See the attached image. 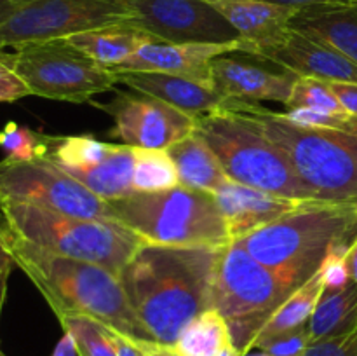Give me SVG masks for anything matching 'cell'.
I'll return each instance as SVG.
<instances>
[{"label":"cell","mask_w":357,"mask_h":356,"mask_svg":"<svg viewBox=\"0 0 357 356\" xmlns=\"http://www.w3.org/2000/svg\"><path fill=\"white\" fill-rule=\"evenodd\" d=\"M223 248L143 243L122 269V288L155 344L173 349L187 325L211 309Z\"/></svg>","instance_id":"obj_1"},{"label":"cell","mask_w":357,"mask_h":356,"mask_svg":"<svg viewBox=\"0 0 357 356\" xmlns=\"http://www.w3.org/2000/svg\"><path fill=\"white\" fill-rule=\"evenodd\" d=\"M7 241L16 265L37 286L58 320L93 318L138 344H155L114 272L98 264L52 253L9 230Z\"/></svg>","instance_id":"obj_2"},{"label":"cell","mask_w":357,"mask_h":356,"mask_svg":"<svg viewBox=\"0 0 357 356\" xmlns=\"http://www.w3.org/2000/svg\"><path fill=\"white\" fill-rule=\"evenodd\" d=\"M222 107L243 112L260 124L314 201L357 208V117L344 128H302L257 101L227 98Z\"/></svg>","instance_id":"obj_3"},{"label":"cell","mask_w":357,"mask_h":356,"mask_svg":"<svg viewBox=\"0 0 357 356\" xmlns=\"http://www.w3.org/2000/svg\"><path fill=\"white\" fill-rule=\"evenodd\" d=\"M356 239V206L307 201L282 218L234 241H239L286 285L298 290L319 271L335 246L354 244Z\"/></svg>","instance_id":"obj_4"},{"label":"cell","mask_w":357,"mask_h":356,"mask_svg":"<svg viewBox=\"0 0 357 356\" xmlns=\"http://www.w3.org/2000/svg\"><path fill=\"white\" fill-rule=\"evenodd\" d=\"M6 229L38 248L91 262L121 276L143 241L114 220L79 218L26 202L0 201Z\"/></svg>","instance_id":"obj_5"},{"label":"cell","mask_w":357,"mask_h":356,"mask_svg":"<svg viewBox=\"0 0 357 356\" xmlns=\"http://www.w3.org/2000/svg\"><path fill=\"white\" fill-rule=\"evenodd\" d=\"M108 202L115 222L146 244L223 248L232 243L225 216L209 192L178 185L169 191L136 192Z\"/></svg>","instance_id":"obj_6"},{"label":"cell","mask_w":357,"mask_h":356,"mask_svg":"<svg viewBox=\"0 0 357 356\" xmlns=\"http://www.w3.org/2000/svg\"><path fill=\"white\" fill-rule=\"evenodd\" d=\"M195 133L209 145L229 180L300 201H314L284 154L250 115L232 108L195 117Z\"/></svg>","instance_id":"obj_7"},{"label":"cell","mask_w":357,"mask_h":356,"mask_svg":"<svg viewBox=\"0 0 357 356\" xmlns=\"http://www.w3.org/2000/svg\"><path fill=\"white\" fill-rule=\"evenodd\" d=\"M293 292L274 271L251 257L239 241L223 248L213 286V307L225 318L241 356L253 349L261 328Z\"/></svg>","instance_id":"obj_8"},{"label":"cell","mask_w":357,"mask_h":356,"mask_svg":"<svg viewBox=\"0 0 357 356\" xmlns=\"http://www.w3.org/2000/svg\"><path fill=\"white\" fill-rule=\"evenodd\" d=\"M9 54L33 96L86 103L119 82L117 73L80 51L68 37L28 42Z\"/></svg>","instance_id":"obj_9"},{"label":"cell","mask_w":357,"mask_h":356,"mask_svg":"<svg viewBox=\"0 0 357 356\" xmlns=\"http://www.w3.org/2000/svg\"><path fill=\"white\" fill-rule=\"evenodd\" d=\"M132 21L135 0H28L0 16V49Z\"/></svg>","instance_id":"obj_10"},{"label":"cell","mask_w":357,"mask_h":356,"mask_svg":"<svg viewBox=\"0 0 357 356\" xmlns=\"http://www.w3.org/2000/svg\"><path fill=\"white\" fill-rule=\"evenodd\" d=\"M0 201L26 202L63 215L115 222L110 202L44 157L0 161Z\"/></svg>","instance_id":"obj_11"},{"label":"cell","mask_w":357,"mask_h":356,"mask_svg":"<svg viewBox=\"0 0 357 356\" xmlns=\"http://www.w3.org/2000/svg\"><path fill=\"white\" fill-rule=\"evenodd\" d=\"M132 27L171 44H222L241 38L208 0H135Z\"/></svg>","instance_id":"obj_12"},{"label":"cell","mask_w":357,"mask_h":356,"mask_svg":"<svg viewBox=\"0 0 357 356\" xmlns=\"http://www.w3.org/2000/svg\"><path fill=\"white\" fill-rule=\"evenodd\" d=\"M105 110L114 117L108 135L138 149H169L194 133L195 117L143 93H119Z\"/></svg>","instance_id":"obj_13"},{"label":"cell","mask_w":357,"mask_h":356,"mask_svg":"<svg viewBox=\"0 0 357 356\" xmlns=\"http://www.w3.org/2000/svg\"><path fill=\"white\" fill-rule=\"evenodd\" d=\"M298 77H316L326 82H356L357 63L331 44L291 27L279 44L255 52Z\"/></svg>","instance_id":"obj_14"},{"label":"cell","mask_w":357,"mask_h":356,"mask_svg":"<svg viewBox=\"0 0 357 356\" xmlns=\"http://www.w3.org/2000/svg\"><path fill=\"white\" fill-rule=\"evenodd\" d=\"M230 52H243V40L222 44H171L153 42L145 45L112 72H164L194 79L211 80V61Z\"/></svg>","instance_id":"obj_15"},{"label":"cell","mask_w":357,"mask_h":356,"mask_svg":"<svg viewBox=\"0 0 357 356\" xmlns=\"http://www.w3.org/2000/svg\"><path fill=\"white\" fill-rule=\"evenodd\" d=\"M213 195L225 216L232 241L282 218L307 202L246 187L232 180L223 184Z\"/></svg>","instance_id":"obj_16"},{"label":"cell","mask_w":357,"mask_h":356,"mask_svg":"<svg viewBox=\"0 0 357 356\" xmlns=\"http://www.w3.org/2000/svg\"><path fill=\"white\" fill-rule=\"evenodd\" d=\"M119 82L131 87L136 93L162 100L178 110L199 117L215 112L225 103L227 98L216 89L213 80L194 79L164 72H115Z\"/></svg>","instance_id":"obj_17"},{"label":"cell","mask_w":357,"mask_h":356,"mask_svg":"<svg viewBox=\"0 0 357 356\" xmlns=\"http://www.w3.org/2000/svg\"><path fill=\"white\" fill-rule=\"evenodd\" d=\"M243 40L244 54L253 56L264 47L279 44L291 30L298 9L261 0H208Z\"/></svg>","instance_id":"obj_18"},{"label":"cell","mask_w":357,"mask_h":356,"mask_svg":"<svg viewBox=\"0 0 357 356\" xmlns=\"http://www.w3.org/2000/svg\"><path fill=\"white\" fill-rule=\"evenodd\" d=\"M211 80L225 98L244 101H279L286 105L298 75L275 73L237 58L218 56L211 61Z\"/></svg>","instance_id":"obj_19"},{"label":"cell","mask_w":357,"mask_h":356,"mask_svg":"<svg viewBox=\"0 0 357 356\" xmlns=\"http://www.w3.org/2000/svg\"><path fill=\"white\" fill-rule=\"evenodd\" d=\"M166 150L176 166L180 185L183 187L215 194L229 181L218 157L195 131Z\"/></svg>","instance_id":"obj_20"},{"label":"cell","mask_w":357,"mask_h":356,"mask_svg":"<svg viewBox=\"0 0 357 356\" xmlns=\"http://www.w3.org/2000/svg\"><path fill=\"white\" fill-rule=\"evenodd\" d=\"M291 27L323 38L357 63V3L302 9L293 17Z\"/></svg>","instance_id":"obj_21"},{"label":"cell","mask_w":357,"mask_h":356,"mask_svg":"<svg viewBox=\"0 0 357 356\" xmlns=\"http://www.w3.org/2000/svg\"><path fill=\"white\" fill-rule=\"evenodd\" d=\"M68 40L107 68L121 65L145 45L160 42L132 24H117V27L82 31L68 37Z\"/></svg>","instance_id":"obj_22"},{"label":"cell","mask_w":357,"mask_h":356,"mask_svg":"<svg viewBox=\"0 0 357 356\" xmlns=\"http://www.w3.org/2000/svg\"><path fill=\"white\" fill-rule=\"evenodd\" d=\"M63 171L105 201H115L136 194L132 185L135 154L129 145H115L114 150L93 168H73Z\"/></svg>","instance_id":"obj_23"},{"label":"cell","mask_w":357,"mask_h":356,"mask_svg":"<svg viewBox=\"0 0 357 356\" xmlns=\"http://www.w3.org/2000/svg\"><path fill=\"white\" fill-rule=\"evenodd\" d=\"M357 327V285L351 279L338 292H324L309 321L310 344Z\"/></svg>","instance_id":"obj_24"},{"label":"cell","mask_w":357,"mask_h":356,"mask_svg":"<svg viewBox=\"0 0 357 356\" xmlns=\"http://www.w3.org/2000/svg\"><path fill=\"white\" fill-rule=\"evenodd\" d=\"M323 293L324 279L323 272H321L319 269L309 281H305L298 290H295V292L288 297V300L275 311L274 316L267 321V325H265V327L261 328L260 334H258L253 349L257 348L260 342L267 341V339L309 325L314 309H316V306L319 304Z\"/></svg>","instance_id":"obj_25"},{"label":"cell","mask_w":357,"mask_h":356,"mask_svg":"<svg viewBox=\"0 0 357 356\" xmlns=\"http://www.w3.org/2000/svg\"><path fill=\"white\" fill-rule=\"evenodd\" d=\"M232 344L229 325L218 309L204 311L187 325L173 351L180 356H216Z\"/></svg>","instance_id":"obj_26"},{"label":"cell","mask_w":357,"mask_h":356,"mask_svg":"<svg viewBox=\"0 0 357 356\" xmlns=\"http://www.w3.org/2000/svg\"><path fill=\"white\" fill-rule=\"evenodd\" d=\"M114 147V143L98 142L89 135L47 136V152L44 159L51 161L59 170L93 168L100 164Z\"/></svg>","instance_id":"obj_27"},{"label":"cell","mask_w":357,"mask_h":356,"mask_svg":"<svg viewBox=\"0 0 357 356\" xmlns=\"http://www.w3.org/2000/svg\"><path fill=\"white\" fill-rule=\"evenodd\" d=\"M132 154H135L132 185L136 192L169 191L180 185L176 166L167 150L132 147Z\"/></svg>","instance_id":"obj_28"},{"label":"cell","mask_w":357,"mask_h":356,"mask_svg":"<svg viewBox=\"0 0 357 356\" xmlns=\"http://www.w3.org/2000/svg\"><path fill=\"white\" fill-rule=\"evenodd\" d=\"M63 330L73 337L79 356H117L110 328L87 316H68L59 320Z\"/></svg>","instance_id":"obj_29"},{"label":"cell","mask_w":357,"mask_h":356,"mask_svg":"<svg viewBox=\"0 0 357 356\" xmlns=\"http://www.w3.org/2000/svg\"><path fill=\"white\" fill-rule=\"evenodd\" d=\"M0 149L14 161L42 159L47 152V135L9 121L0 129Z\"/></svg>","instance_id":"obj_30"},{"label":"cell","mask_w":357,"mask_h":356,"mask_svg":"<svg viewBox=\"0 0 357 356\" xmlns=\"http://www.w3.org/2000/svg\"><path fill=\"white\" fill-rule=\"evenodd\" d=\"M288 110L293 108H309V110L345 112L338 98L331 91L326 80L316 77H298L293 86L291 96L286 101Z\"/></svg>","instance_id":"obj_31"},{"label":"cell","mask_w":357,"mask_h":356,"mask_svg":"<svg viewBox=\"0 0 357 356\" xmlns=\"http://www.w3.org/2000/svg\"><path fill=\"white\" fill-rule=\"evenodd\" d=\"M310 346L309 325L296 330L279 334L260 342L255 349H260L267 356H300Z\"/></svg>","instance_id":"obj_32"},{"label":"cell","mask_w":357,"mask_h":356,"mask_svg":"<svg viewBox=\"0 0 357 356\" xmlns=\"http://www.w3.org/2000/svg\"><path fill=\"white\" fill-rule=\"evenodd\" d=\"M26 96H31L30 87L14 68L9 52L2 51L0 52V103H10Z\"/></svg>","instance_id":"obj_33"},{"label":"cell","mask_w":357,"mask_h":356,"mask_svg":"<svg viewBox=\"0 0 357 356\" xmlns=\"http://www.w3.org/2000/svg\"><path fill=\"white\" fill-rule=\"evenodd\" d=\"M300 356H357V327L310 344Z\"/></svg>","instance_id":"obj_34"},{"label":"cell","mask_w":357,"mask_h":356,"mask_svg":"<svg viewBox=\"0 0 357 356\" xmlns=\"http://www.w3.org/2000/svg\"><path fill=\"white\" fill-rule=\"evenodd\" d=\"M14 265H16V262H14L9 250L7 229L2 222V216H0V318H2L3 304L7 299V283H9V276Z\"/></svg>","instance_id":"obj_35"},{"label":"cell","mask_w":357,"mask_h":356,"mask_svg":"<svg viewBox=\"0 0 357 356\" xmlns=\"http://www.w3.org/2000/svg\"><path fill=\"white\" fill-rule=\"evenodd\" d=\"M335 96L338 98L345 112L357 117V84L356 82H328Z\"/></svg>","instance_id":"obj_36"},{"label":"cell","mask_w":357,"mask_h":356,"mask_svg":"<svg viewBox=\"0 0 357 356\" xmlns=\"http://www.w3.org/2000/svg\"><path fill=\"white\" fill-rule=\"evenodd\" d=\"M261 2L278 3V6L293 7V9H310V7H344L354 6L357 0H261Z\"/></svg>","instance_id":"obj_37"},{"label":"cell","mask_w":357,"mask_h":356,"mask_svg":"<svg viewBox=\"0 0 357 356\" xmlns=\"http://www.w3.org/2000/svg\"><path fill=\"white\" fill-rule=\"evenodd\" d=\"M110 335H112V341H114L117 356H145L146 346L138 344V342L124 337V335H121L115 330H110Z\"/></svg>","instance_id":"obj_38"},{"label":"cell","mask_w":357,"mask_h":356,"mask_svg":"<svg viewBox=\"0 0 357 356\" xmlns=\"http://www.w3.org/2000/svg\"><path fill=\"white\" fill-rule=\"evenodd\" d=\"M51 356H79L75 341H73V337L68 334V332H65V335L59 339V342L56 344L54 351H52Z\"/></svg>","instance_id":"obj_39"},{"label":"cell","mask_w":357,"mask_h":356,"mask_svg":"<svg viewBox=\"0 0 357 356\" xmlns=\"http://www.w3.org/2000/svg\"><path fill=\"white\" fill-rule=\"evenodd\" d=\"M347 264H349V274H351V279L357 285V239L351 246V250H349Z\"/></svg>","instance_id":"obj_40"},{"label":"cell","mask_w":357,"mask_h":356,"mask_svg":"<svg viewBox=\"0 0 357 356\" xmlns=\"http://www.w3.org/2000/svg\"><path fill=\"white\" fill-rule=\"evenodd\" d=\"M145 356H174V353L173 349L169 348H162V346L159 344H152L145 348Z\"/></svg>","instance_id":"obj_41"},{"label":"cell","mask_w":357,"mask_h":356,"mask_svg":"<svg viewBox=\"0 0 357 356\" xmlns=\"http://www.w3.org/2000/svg\"><path fill=\"white\" fill-rule=\"evenodd\" d=\"M24 2H28V0H0V16L7 14L9 10L16 9L17 6H21Z\"/></svg>","instance_id":"obj_42"},{"label":"cell","mask_w":357,"mask_h":356,"mask_svg":"<svg viewBox=\"0 0 357 356\" xmlns=\"http://www.w3.org/2000/svg\"><path fill=\"white\" fill-rule=\"evenodd\" d=\"M246 356H267V355H265V353H258V355H250V353H248Z\"/></svg>","instance_id":"obj_43"},{"label":"cell","mask_w":357,"mask_h":356,"mask_svg":"<svg viewBox=\"0 0 357 356\" xmlns=\"http://www.w3.org/2000/svg\"><path fill=\"white\" fill-rule=\"evenodd\" d=\"M0 356H6V355H3V353H2V349H0Z\"/></svg>","instance_id":"obj_44"},{"label":"cell","mask_w":357,"mask_h":356,"mask_svg":"<svg viewBox=\"0 0 357 356\" xmlns=\"http://www.w3.org/2000/svg\"><path fill=\"white\" fill-rule=\"evenodd\" d=\"M0 52H2V49H0Z\"/></svg>","instance_id":"obj_45"}]
</instances>
